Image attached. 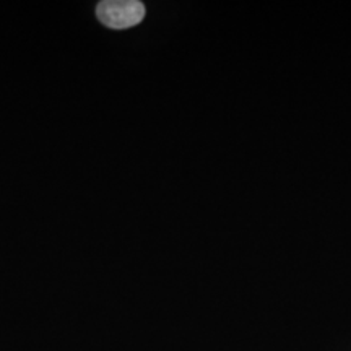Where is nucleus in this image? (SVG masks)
I'll return each mask as SVG.
<instances>
[{"label":"nucleus","instance_id":"f257e3e1","mask_svg":"<svg viewBox=\"0 0 351 351\" xmlns=\"http://www.w3.org/2000/svg\"><path fill=\"white\" fill-rule=\"evenodd\" d=\"M96 16L108 28L127 29L145 19V5L138 0H104L96 7Z\"/></svg>","mask_w":351,"mask_h":351}]
</instances>
